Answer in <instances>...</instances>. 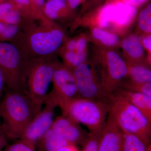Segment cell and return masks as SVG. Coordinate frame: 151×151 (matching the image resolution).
<instances>
[{
    "mask_svg": "<svg viewBox=\"0 0 151 151\" xmlns=\"http://www.w3.org/2000/svg\"><path fill=\"white\" fill-rule=\"evenodd\" d=\"M63 29L46 17L22 18L18 32L10 42L30 60L54 58L66 40Z\"/></svg>",
    "mask_w": 151,
    "mask_h": 151,
    "instance_id": "6da1fadb",
    "label": "cell"
},
{
    "mask_svg": "<svg viewBox=\"0 0 151 151\" xmlns=\"http://www.w3.org/2000/svg\"><path fill=\"white\" fill-rule=\"evenodd\" d=\"M42 107L34 103L26 93L8 89L0 101L3 134L11 138L21 137Z\"/></svg>",
    "mask_w": 151,
    "mask_h": 151,
    "instance_id": "7a4b0ae2",
    "label": "cell"
},
{
    "mask_svg": "<svg viewBox=\"0 0 151 151\" xmlns=\"http://www.w3.org/2000/svg\"><path fill=\"white\" fill-rule=\"evenodd\" d=\"M137 8L122 3H106L96 8L82 19L81 23L92 27L111 30L123 35L137 17Z\"/></svg>",
    "mask_w": 151,
    "mask_h": 151,
    "instance_id": "3957f363",
    "label": "cell"
},
{
    "mask_svg": "<svg viewBox=\"0 0 151 151\" xmlns=\"http://www.w3.org/2000/svg\"><path fill=\"white\" fill-rule=\"evenodd\" d=\"M108 115L121 131L150 142L151 123L124 96L116 91L109 96Z\"/></svg>",
    "mask_w": 151,
    "mask_h": 151,
    "instance_id": "277c9868",
    "label": "cell"
},
{
    "mask_svg": "<svg viewBox=\"0 0 151 151\" xmlns=\"http://www.w3.org/2000/svg\"><path fill=\"white\" fill-rule=\"evenodd\" d=\"M29 60L15 45L0 42V69L8 89L25 93Z\"/></svg>",
    "mask_w": 151,
    "mask_h": 151,
    "instance_id": "5b68a950",
    "label": "cell"
},
{
    "mask_svg": "<svg viewBox=\"0 0 151 151\" xmlns=\"http://www.w3.org/2000/svg\"><path fill=\"white\" fill-rule=\"evenodd\" d=\"M62 115L86 126L90 132L101 131L108 113V103L78 97L59 106Z\"/></svg>",
    "mask_w": 151,
    "mask_h": 151,
    "instance_id": "8992f818",
    "label": "cell"
},
{
    "mask_svg": "<svg viewBox=\"0 0 151 151\" xmlns=\"http://www.w3.org/2000/svg\"><path fill=\"white\" fill-rule=\"evenodd\" d=\"M94 58L103 89L109 96L119 89L122 82L128 77L127 62L113 48L100 46L94 49Z\"/></svg>",
    "mask_w": 151,
    "mask_h": 151,
    "instance_id": "52a82bcc",
    "label": "cell"
},
{
    "mask_svg": "<svg viewBox=\"0 0 151 151\" xmlns=\"http://www.w3.org/2000/svg\"><path fill=\"white\" fill-rule=\"evenodd\" d=\"M58 63L52 58L34 60L30 63L25 93L39 106L42 107L48 96L49 88Z\"/></svg>",
    "mask_w": 151,
    "mask_h": 151,
    "instance_id": "ba28073f",
    "label": "cell"
},
{
    "mask_svg": "<svg viewBox=\"0 0 151 151\" xmlns=\"http://www.w3.org/2000/svg\"><path fill=\"white\" fill-rule=\"evenodd\" d=\"M72 71L80 97L108 103L109 96L104 91L100 73L94 63L86 60Z\"/></svg>",
    "mask_w": 151,
    "mask_h": 151,
    "instance_id": "9c48e42d",
    "label": "cell"
},
{
    "mask_svg": "<svg viewBox=\"0 0 151 151\" xmlns=\"http://www.w3.org/2000/svg\"><path fill=\"white\" fill-rule=\"evenodd\" d=\"M45 106L28 125L22 135V140L33 145L51 129L55 109L58 106L55 97L50 92L44 103Z\"/></svg>",
    "mask_w": 151,
    "mask_h": 151,
    "instance_id": "30bf717a",
    "label": "cell"
},
{
    "mask_svg": "<svg viewBox=\"0 0 151 151\" xmlns=\"http://www.w3.org/2000/svg\"><path fill=\"white\" fill-rule=\"evenodd\" d=\"M52 90L50 92L57 101L58 106L81 97L78 93L73 71L58 63L52 77Z\"/></svg>",
    "mask_w": 151,
    "mask_h": 151,
    "instance_id": "8fae6325",
    "label": "cell"
},
{
    "mask_svg": "<svg viewBox=\"0 0 151 151\" xmlns=\"http://www.w3.org/2000/svg\"><path fill=\"white\" fill-rule=\"evenodd\" d=\"M51 129L61 135L72 145H84L89 134L81 128L80 124L67 116H58L53 121Z\"/></svg>",
    "mask_w": 151,
    "mask_h": 151,
    "instance_id": "7c38bea8",
    "label": "cell"
},
{
    "mask_svg": "<svg viewBox=\"0 0 151 151\" xmlns=\"http://www.w3.org/2000/svg\"><path fill=\"white\" fill-rule=\"evenodd\" d=\"M121 130L108 115L100 134L98 151H121Z\"/></svg>",
    "mask_w": 151,
    "mask_h": 151,
    "instance_id": "4fadbf2b",
    "label": "cell"
},
{
    "mask_svg": "<svg viewBox=\"0 0 151 151\" xmlns=\"http://www.w3.org/2000/svg\"><path fill=\"white\" fill-rule=\"evenodd\" d=\"M120 44L127 63L148 65L145 61V50L139 37L136 34L130 35L124 37Z\"/></svg>",
    "mask_w": 151,
    "mask_h": 151,
    "instance_id": "5bb4252c",
    "label": "cell"
},
{
    "mask_svg": "<svg viewBox=\"0 0 151 151\" xmlns=\"http://www.w3.org/2000/svg\"><path fill=\"white\" fill-rule=\"evenodd\" d=\"M116 91L124 96L130 103L137 108L151 123L150 96L120 88Z\"/></svg>",
    "mask_w": 151,
    "mask_h": 151,
    "instance_id": "9a60e30c",
    "label": "cell"
},
{
    "mask_svg": "<svg viewBox=\"0 0 151 151\" xmlns=\"http://www.w3.org/2000/svg\"><path fill=\"white\" fill-rule=\"evenodd\" d=\"M72 11L65 2L59 0H49L43 9L44 15L52 21L68 17L71 16Z\"/></svg>",
    "mask_w": 151,
    "mask_h": 151,
    "instance_id": "2e32d148",
    "label": "cell"
},
{
    "mask_svg": "<svg viewBox=\"0 0 151 151\" xmlns=\"http://www.w3.org/2000/svg\"><path fill=\"white\" fill-rule=\"evenodd\" d=\"M91 36L101 47L113 48L120 44L119 36L103 29L97 27L92 28Z\"/></svg>",
    "mask_w": 151,
    "mask_h": 151,
    "instance_id": "e0dca14e",
    "label": "cell"
},
{
    "mask_svg": "<svg viewBox=\"0 0 151 151\" xmlns=\"http://www.w3.org/2000/svg\"><path fill=\"white\" fill-rule=\"evenodd\" d=\"M122 132L121 151H145L150 142L144 139L137 135Z\"/></svg>",
    "mask_w": 151,
    "mask_h": 151,
    "instance_id": "ac0fdd59",
    "label": "cell"
},
{
    "mask_svg": "<svg viewBox=\"0 0 151 151\" xmlns=\"http://www.w3.org/2000/svg\"><path fill=\"white\" fill-rule=\"evenodd\" d=\"M38 141L45 151H58L63 147L70 144L61 135L50 129Z\"/></svg>",
    "mask_w": 151,
    "mask_h": 151,
    "instance_id": "d6986e66",
    "label": "cell"
},
{
    "mask_svg": "<svg viewBox=\"0 0 151 151\" xmlns=\"http://www.w3.org/2000/svg\"><path fill=\"white\" fill-rule=\"evenodd\" d=\"M127 64V77L129 79L142 83L151 82V70L149 65L145 64Z\"/></svg>",
    "mask_w": 151,
    "mask_h": 151,
    "instance_id": "ffe728a7",
    "label": "cell"
},
{
    "mask_svg": "<svg viewBox=\"0 0 151 151\" xmlns=\"http://www.w3.org/2000/svg\"><path fill=\"white\" fill-rule=\"evenodd\" d=\"M119 88L142 93L151 97V82L142 83L133 81L131 79L124 80L122 82Z\"/></svg>",
    "mask_w": 151,
    "mask_h": 151,
    "instance_id": "44dd1931",
    "label": "cell"
},
{
    "mask_svg": "<svg viewBox=\"0 0 151 151\" xmlns=\"http://www.w3.org/2000/svg\"><path fill=\"white\" fill-rule=\"evenodd\" d=\"M138 24L139 29L143 35L151 34V4L141 11L138 15Z\"/></svg>",
    "mask_w": 151,
    "mask_h": 151,
    "instance_id": "7402d4cb",
    "label": "cell"
},
{
    "mask_svg": "<svg viewBox=\"0 0 151 151\" xmlns=\"http://www.w3.org/2000/svg\"><path fill=\"white\" fill-rule=\"evenodd\" d=\"M19 26L6 25L0 22V42H11L18 32Z\"/></svg>",
    "mask_w": 151,
    "mask_h": 151,
    "instance_id": "603a6c76",
    "label": "cell"
},
{
    "mask_svg": "<svg viewBox=\"0 0 151 151\" xmlns=\"http://www.w3.org/2000/svg\"><path fill=\"white\" fill-rule=\"evenodd\" d=\"M101 131L89 132L88 137L83 145L82 151H98Z\"/></svg>",
    "mask_w": 151,
    "mask_h": 151,
    "instance_id": "cb8c5ba5",
    "label": "cell"
},
{
    "mask_svg": "<svg viewBox=\"0 0 151 151\" xmlns=\"http://www.w3.org/2000/svg\"><path fill=\"white\" fill-rule=\"evenodd\" d=\"M21 14L23 18H32L30 0H11Z\"/></svg>",
    "mask_w": 151,
    "mask_h": 151,
    "instance_id": "d4e9b609",
    "label": "cell"
},
{
    "mask_svg": "<svg viewBox=\"0 0 151 151\" xmlns=\"http://www.w3.org/2000/svg\"><path fill=\"white\" fill-rule=\"evenodd\" d=\"M32 18L42 19L45 17L43 9L45 0H30Z\"/></svg>",
    "mask_w": 151,
    "mask_h": 151,
    "instance_id": "484cf974",
    "label": "cell"
},
{
    "mask_svg": "<svg viewBox=\"0 0 151 151\" xmlns=\"http://www.w3.org/2000/svg\"><path fill=\"white\" fill-rule=\"evenodd\" d=\"M4 151H35L33 147L22 140L9 146Z\"/></svg>",
    "mask_w": 151,
    "mask_h": 151,
    "instance_id": "4316f807",
    "label": "cell"
},
{
    "mask_svg": "<svg viewBox=\"0 0 151 151\" xmlns=\"http://www.w3.org/2000/svg\"><path fill=\"white\" fill-rule=\"evenodd\" d=\"M16 8L15 6L11 1L4 2L0 4V22L2 23L11 11Z\"/></svg>",
    "mask_w": 151,
    "mask_h": 151,
    "instance_id": "83f0119b",
    "label": "cell"
},
{
    "mask_svg": "<svg viewBox=\"0 0 151 151\" xmlns=\"http://www.w3.org/2000/svg\"><path fill=\"white\" fill-rule=\"evenodd\" d=\"M141 42L144 49L147 52V62L149 65H151V34L143 35L139 37Z\"/></svg>",
    "mask_w": 151,
    "mask_h": 151,
    "instance_id": "f1b7e54d",
    "label": "cell"
},
{
    "mask_svg": "<svg viewBox=\"0 0 151 151\" xmlns=\"http://www.w3.org/2000/svg\"><path fill=\"white\" fill-rule=\"evenodd\" d=\"M104 1L105 2L106 0H88L84 6L83 11L86 12V10L95 8L97 6L100 5V4Z\"/></svg>",
    "mask_w": 151,
    "mask_h": 151,
    "instance_id": "f546056e",
    "label": "cell"
},
{
    "mask_svg": "<svg viewBox=\"0 0 151 151\" xmlns=\"http://www.w3.org/2000/svg\"><path fill=\"white\" fill-rule=\"evenodd\" d=\"M68 6L71 10H73L85 2L86 0H68Z\"/></svg>",
    "mask_w": 151,
    "mask_h": 151,
    "instance_id": "4dcf8cb0",
    "label": "cell"
},
{
    "mask_svg": "<svg viewBox=\"0 0 151 151\" xmlns=\"http://www.w3.org/2000/svg\"><path fill=\"white\" fill-rule=\"evenodd\" d=\"M5 85H6L4 80V76H3L2 73L0 69V101L1 100L4 94Z\"/></svg>",
    "mask_w": 151,
    "mask_h": 151,
    "instance_id": "1f68e13d",
    "label": "cell"
},
{
    "mask_svg": "<svg viewBox=\"0 0 151 151\" xmlns=\"http://www.w3.org/2000/svg\"><path fill=\"white\" fill-rule=\"evenodd\" d=\"M58 151H78V149L76 147L75 145L68 144L67 145L63 147Z\"/></svg>",
    "mask_w": 151,
    "mask_h": 151,
    "instance_id": "d6a6232c",
    "label": "cell"
},
{
    "mask_svg": "<svg viewBox=\"0 0 151 151\" xmlns=\"http://www.w3.org/2000/svg\"><path fill=\"white\" fill-rule=\"evenodd\" d=\"M5 135L3 133H0V151L6 145V144Z\"/></svg>",
    "mask_w": 151,
    "mask_h": 151,
    "instance_id": "836d02e7",
    "label": "cell"
},
{
    "mask_svg": "<svg viewBox=\"0 0 151 151\" xmlns=\"http://www.w3.org/2000/svg\"><path fill=\"white\" fill-rule=\"evenodd\" d=\"M145 151H151V145H149L148 147L147 148V149Z\"/></svg>",
    "mask_w": 151,
    "mask_h": 151,
    "instance_id": "e575fe53",
    "label": "cell"
},
{
    "mask_svg": "<svg viewBox=\"0 0 151 151\" xmlns=\"http://www.w3.org/2000/svg\"><path fill=\"white\" fill-rule=\"evenodd\" d=\"M1 117H0V133H1L2 132V131L1 129Z\"/></svg>",
    "mask_w": 151,
    "mask_h": 151,
    "instance_id": "d590c367",
    "label": "cell"
},
{
    "mask_svg": "<svg viewBox=\"0 0 151 151\" xmlns=\"http://www.w3.org/2000/svg\"><path fill=\"white\" fill-rule=\"evenodd\" d=\"M5 1H6V0H0V4L4 2Z\"/></svg>",
    "mask_w": 151,
    "mask_h": 151,
    "instance_id": "8d00e7d4",
    "label": "cell"
},
{
    "mask_svg": "<svg viewBox=\"0 0 151 151\" xmlns=\"http://www.w3.org/2000/svg\"><path fill=\"white\" fill-rule=\"evenodd\" d=\"M59 1H63L65 2L66 1H67L68 0H59Z\"/></svg>",
    "mask_w": 151,
    "mask_h": 151,
    "instance_id": "74e56055",
    "label": "cell"
},
{
    "mask_svg": "<svg viewBox=\"0 0 151 151\" xmlns=\"http://www.w3.org/2000/svg\"><path fill=\"white\" fill-rule=\"evenodd\" d=\"M1 133H3V132H1Z\"/></svg>",
    "mask_w": 151,
    "mask_h": 151,
    "instance_id": "f35d334b",
    "label": "cell"
}]
</instances>
